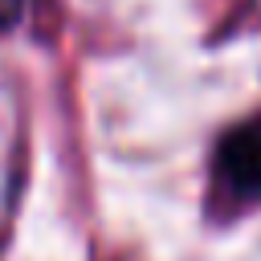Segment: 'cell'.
<instances>
[{
	"label": "cell",
	"mask_w": 261,
	"mask_h": 261,
	"mask_svg": "<svg viewBox=\"0 0 261 261\" xmlns=\"http://www.w3.org/2000/svg\"><path fill=\"white\" fill-rule=\"evenodd\" d=\"M216 179L232 200H261V126H237L216 147Z\"/></svg>",
	"instance_id": "6da1fadb"
},
{
	"label": "cell",
	"mask_w": 261,
	"mask_h": 261,
	"mask_svg": "<svg viewBox=\"0 0 261 261\" xmlns=\"http://www.w3.org/2000/svg\"><path fill=\"white\" fill-rule=\"evenodd\" d=\"M20 8H24V0H0V29H8V24H16V16H20Z\"/></svg>",
	"instance_id": "7a4b0ae2"
}]
</instances>
